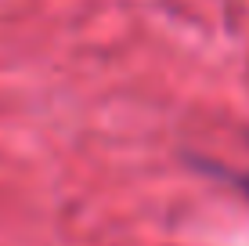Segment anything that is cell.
<instances>
[{"label": "cell", "mask_w": 249, "mask_h": 246, "mask_svg": "<svg viewBox=\"0 0 249 246\" xmlns=\"http://www.w3.org/2000/svg\"><path fill=\"white\" fill-rule=\"evenodd\" d=\"M246 189H249V181H246Z\"/></svg>", "instance_id": "1"}]
</instances>
